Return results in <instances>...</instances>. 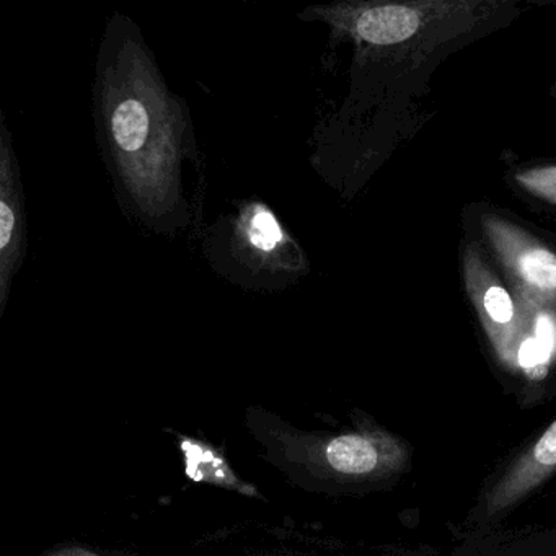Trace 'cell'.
Wrapping results in <instances>:
<instances>
[{
    "label": "cell",
    "instance_id": "7a4b0ae2",
    "mask_svg": "<svg viewBox=\"0 0 556 556\" xmlns=\"http://www.w3.org/2000/svg\"><path fill=\"white\" fill-rule=\"evenodd\" d=\"M204 253L214 271L247 291H281L308 271L304 249L258 198L239 201L207 229Z\"/></svg>",
    "mask_w": 556,
    "mask_h": 556
},
{
    "label": "cell",
    "instance_id": "6da1fadb",
    "mask_svg": "<svg viewBox=\"0 0 556 556\" xmlns=\"http://www.w3.org/2000/svg\"><path fill=\"white\" fill-rule=\"evenodd\" d=\"M93 126L116 203L161 237L203 220L206 168L184 97L172 92L139 25L112 15L96 63Z\"/></svg>",
    "mask_w": 556,
    "mask_h": 556
},
{
    "label": "cell",
    "instance_id": "5b68a950",
    "mask_svg": "<svg viewBox=\"0 0 556 556\" xmlns=\"http://www.w3.org/2000/svg\"><path fill=\"white\" fill-rule=\"evenodd\" d=\"M419 18L412 9L383 5L359 12L354 30L361 40L372 45H396L408 40L418 30Z\"/></svg>",
    "mask_w": 556,
    "mask_h": 556
},
{
    "label": "cell",
    "instance_id": "52a82bcc",
    "mask_svg": "<svg viewBox=\"0 0 556 556\" xmlns=\"http://www.w3.org/2000/svg\"><path fill=\"white\" fill-rule=\"evenodd\" d=\"M484 307L488 314L497 324H507L513 318L514 307L509 294L503 288H490V291L484 295Z\"/></svg>",
    "mask_w": 556,
    "mask_h": 556
},
{
    "label": "cell",
    "instance_id": "277c9868",
    "mask_svg": "<svg viewBox=\"0 0 556 556\" xmlns=\"http://www.w3.org/2000/svg\"><path fill=\"white\" fill-rule=\"evenodd\" d=\"M555 473L556 419H553L542 434L519 452L484 490L478 516L484 522L503 519Z\"/></svg>",
    "mask_w": 556,
    "mask_h": 556
},
{
    "label": "cell",
    "instance_id": "3957f363",
    "mask_svg": "<svg viewBox=\"0 0 556 556\" xmlns=\"http://www.w3.org/2000/svg\"><path fill=\"white\" fill-rule=\"evenodd\" d=\"M28 252L27 201L14 135L0 112V315Z\"/></svg>",
    "mask_w": 556,
    "mask_h": 556
},
{
    "label": "cell",
    "instance_id": "8992f818",
    "mask_svg": "<svg viewBox=\"0 0 556 556\" xmlns=\"http://www.w3.org/2000/svg\"><path fill=\"white\" fill-rule=\"evenodd\" d=\"M520 271L527 281L545 291L556 289V256L543 249L530 250L520 258Z\"/></svg>",
    "mask_w": 556,
    "mask_h": 556
}]
</instances>
